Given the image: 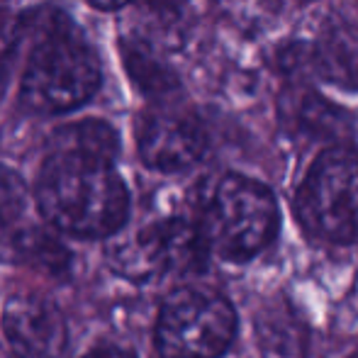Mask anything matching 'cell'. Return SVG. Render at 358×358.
<instances>
[{
  "mask_svg": "<svg viewBox=\"0 0 358 358\" xmlns=\"http://www.w3.org/2000/svg\"><path fill=\"white\" fill-rule=\"evenodd\" d=\"M37 205L57 229L83 239H103L122 229L129 195L113 164L54 151L37 180Z\"/></svg>",
  "mask_w": 358,
  "mask_h": 358,
  "instance_id": "cell-1",
  "label": "cell"
},
{
  "mask_svg": "<svg viewBox=\"0 0 358 358\" xmlns=\"http://www.w3.org/2000/svg\"><path fill=\"white\" fill-rule=\"evenodd\" d=\"M32 54L22 76V100L34 113H69L100 88V66L71 20L57 8H37L20 17Z\"/></svg>",
  "mask_w": 358,
  "mask_h": 358,
  "instance_id": "cell-2",
  "label": "cell"
},
{
  "mask_svg": "<svg viewBox=\"0 0 358 358\" xmlns=\"http://www.w3.org/2000/svg\"><path fill=\"white\" fill-rule=\"evenodd\" d=\"M278 203L259 180L222 176L200 198L198 227L210 251L227 261H249L273 241L278 231Z\"/></svg>",
  "mask_w": 358,
  "mask_h": 358,
  "instance_id": "cell-3",
  "label": "cell"
},
{
  "mask_svg": "<svg viewBox=\"0 0 358 358\" xmlns=\"http://www.w3.org/2000/svg\"><path fill=\"white\" fill-rule=\"evenodd\" d=\"M297 217L310 234L346 244L358 236V154L346 146L322 151L297 193Z\"/></svg>",
  "mask_w": 358,
  "mask_h": 358,
  "instance_id": "cell-4",
  "label": "cell"
},
{
  "mask_svg": "<svg viewBox=\"0 0 358 358\" xmlns=\"http://www.w3.org/2000/svg\"><path fill=\"white\" fill-rule=\"evenodd\" d=\"M236 331V315L222 295L178 287L161 305L156 349L161 358H220Z\"/></svg>",
  "mask_w": 358,
  "mask_h": 358,
  "instance_id": "cell-5",
  "label": "cell"
},
{
  "mask_svg": "<svg viewBox=\"0 0 358 358\" xmlns=\"http://www.w3.org/2000/svg\"><path fill=\"white\" fill-rule=\"evenodd\" d=\"M210 246L198 222L169 217L149 224L129 246L117 251L113 268L132 280H149L166 273H200Z\"/></svg>",
  "mask_w": 358,
  "mask_h": 358,
  "instance_id": "cell-6",
  "label": "cell"
},
{
  "mask_svg": "<svg viewBox=\"0 0 358 358\" xmlns=\"http://www.w3.org/2000/svg\"><path fill=\"white\" fill-rule=\"evenodd\" d=\"M208 134L195 115L178 108H156L139 124V154L149 169L176 173L198 164Z\"/></svg>",
  "mask_w": 358,
  "mask_h": 358,
  "instance_id": "cell-7",
  "label": "cell"
},
{
  "mask_svg": "<svg viewBox=\"0 0 358 358\" xmlns=\"http://www.w3.org/2000/svg\"><path fill=\"white\" fill-rule=\"evenodd\" d=\"M0 327L17 358H59L66 349V322L47 297L13 295L3 307Z\"/></svg>",
  "mask_w": 358,
  "mask_h": 358,
  "instance_id": "cell-8",
  "label": "cell"
},
{
  "mask_svg": "<svg viewBox=\"0 0 358 358\" xmlns=\"http://www.w3.org/2000/svg\"><path fill=\"white\" fill-rule=\"evenodd\" d=\"M280 117L287 129L295 134L312 139V142H331L349 132L351 120L349 113L336 108L334 103L324 100L320 93L310 88H295L285 90L280 98Z\"/></svg>",
  "mask_w": 358,
  "mask_h": 358,
  "instance_id": "cell-9",
  "label": "cell"
},
{
  "mask_svg": "<svg viewBox=\"0 0 358 358\" xmlns=\"http://www.w3.org/2000/svg\"><path fill=\"white\" fill-rule=\"evenodd\" d=\"M312 66L327 83L358 90V27L336 22L322 32L312 49Z\"/></svg>",
  "mask_w": 358,
  "mask_h": 358,
  "instance_id": "cell-10",
  "label": "cell"
},
{
  "mask_svg": "<svg viewBox=\"0 0 358 358\" xmlns=\"http://www.w3.org/2000/svg\"><path fill=\"white\" fill-rule=\"evenodd\" d=\"M54 151H71L78 156L98 159L105 164H115L120 142L115 129L103 120H83V122L62 127L52 139Z\"/></svg>",
  "mask_w": 358,
  "mask_h": 358,
  "instance_id": "cell-11",
  "label": "cell"
},
{
  "mask_svg": "<svg viewBox=\"0 0 358 358\" xmlns=\"http://www.w3.org/2000/svg\"><path fill=\"white\" fill-rule=\"evenodd\" d=\"M120 52L124 59V69H127L129 78L137 83L139 90H144L146 95H164L173 93L178 88V78L176 73L166 66L161 59H156V54L151 52L146 44L134 42V39H122L120 42Z\"/></svg>",
  "mask_w": 358,
  "mask_h": 358,
  "instance_id": "cell-12",
  "label": "cell"
},
{
  "mask_svg": "<svg viewBox=\"0 0 358 358\" xmlns=\"http://www.w3.org/2000/svg\"><path fill=\"white\" fill-rule=\"evenodd\" d=\"M13 249L24 264L44 273L62 275L69 271V251L44 229H34V227L20 229L13 236Z\"/></svg>",
  "mask_w": 358,
  "mask_h": 358,
  "instance_id": "cell-13",
  "label": "cell"
},
{
  "mask_svg": "<svg viewBox=\"0 0 358 358\" xmlns=\"http://www.w3.org/2000/svg\"><path fill=\"white\" fill-rule=\"evenodd\" d=\"M259 341L268 358H300V331L285 315H268L259 322Z\"/></svg>",
  "mask_w": 358,
  "mask_h": 358,
  "instance_id": "cell-14",
  "label": "cell"
},
{
  "mask_svg": "<svg viewBox=\"0 0 358 358\" xmlns=\"http://www.w3.org/2000/svg\"><path fill=\"white\" fill-rule=\"evenodd\" d=\"M22 39V27H20V17L10 15L8 10L0 8V69L8 62V57L15 52L17 42Z\"/></svg>",
  "mask_w": 358,
  "mask_h": 358,
  "instance_id": "cell-15",
  "label": "cell"
},
{
  "mask_svg": "<svg viewBox=\"0 0 358 358\" xmlns=\"http://www.w3.org/2000/svg\"><path fill=\"white\" fill-rule=\"evenodd\" d=\"M139 3L146 5L149 10H154V13L169 15V13H178L188 0H139Z\"/></svg>",
  "mask_w": 358,
  "mask_h": 358,
  "instance_id": "cell-16",
  "label": "cell"
},
{
  "mask_svg": "<svg viewBox=\"0 0 358 358\" xmlns=\"http://www.w3.org/2000/svg\"><path fill=\"white\" fill-rule=\"evenodd\" d=\"M80 358H137V356L127 349H120V346H100V349L88 351V354Z\"/></svg>",
  "mask_w": 358,
  "mask_h": 358,
  "instance_id": "cell-17",
  "label": "cell"
},
{
  "mask_svg": "<svg viewBox=\"0 0 358 358\" xmlns=\"http://www.w3.org/2000/svg\"><path fill=\"white\" fill-rule=\"evenodd\" d=\"M85 3H90L93 8H100V10H117V8H122L127 0H85Z\"/></svg>",
  "mask_w": 358,
  "mask_h": 358,
  "instance_id": "cell-18",
  "label": "cell"
},
{
  "mask_svg": "<svg viewBox=\"0 0 358 358\" xmlns=\"http://www.w3.org/2000/svg\"><path fill=\"white\" fill-rule=\"evenodd\" d=\"M349 358H358V351H356V354H351Z\"/></svg>",
  "mask_w": 358,
  "mask_h": 358,
  "instance_id": "cell-19",
  "label": "cell"
},
{
  "mask_svg": "<svg viewBox=\"0 0 358 358\" xmlns=\"http://www.w3.org/2000/svg\"><path fill=\"white\" fill-rule=\"evenodd\" d=\"M0 80H3V69H0Z\"/></svg>",
  "mask_w": 358,
  "mask_h": 358,
  "instance_id": "cell-20",
  "label": "cell"
}]
</instances>
